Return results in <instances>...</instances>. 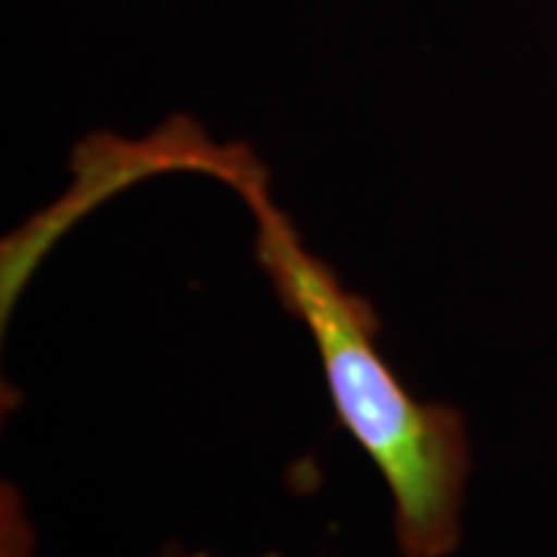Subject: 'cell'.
<instances>
[{
  "instance_id": "obj_1",
  "label": "cell",
  "mask_w": 557,
  "mask_h": 557,
  "mask_svg": "<svg viewBox=\"0 0 557 557\" xmlns=\"http://www.w3.org/2000/svg\"><path fill=\"white\" fill-rule=\"evenodd\" d=\"M171 174H201L230 186L255 218V251L282 307L317 344L332 409L391 496L394 542L403 557H453L471 478V437L461 409L421 403L379 350L375 307L300 242L298 226L270 193L251 146H220L193 119L171 121Z\"/></svg>"
},
{
  "instance_id": "obj_2",
  "label": "cell",
  "mask_w": 557,
  "mask_h": 557,
  "mask_svg": "<svg viewBox=\"0 0 557 557\" xmlns=\"http://www.w3.org/2000/svg\"><path fill=\"white\" fill-rule=\"evenodd\" d=\"M156 557H211L208 552H193V548H183L177 542H168L164 548H161ZM267 557H276V555H267Z\"/></svg>"
}]
</instances>
